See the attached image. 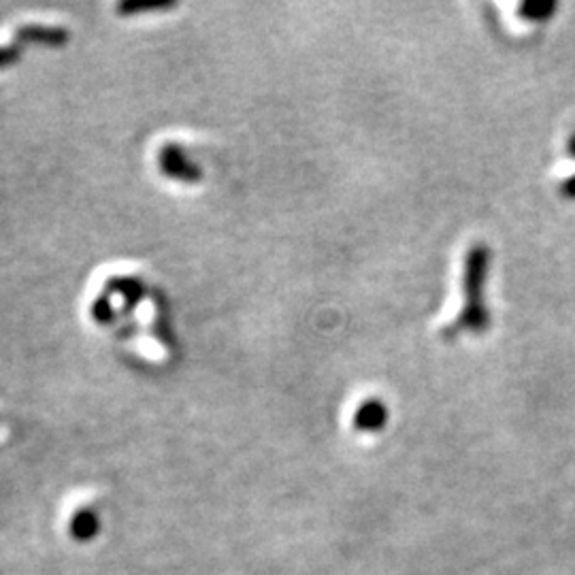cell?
<instances>
[{"mask_svg": "<svg viewBox=\"0 0 575 575\" xmlns=\"http://www.w3.org/2000/svg\"><path fill=\"white\" fill-rule=\"evenodd\" d=\"M15 41L45 45V47H64L71 41V30L54 24H22L13 32Z\"/></svg>", "mask_w": 575, "mask_h": 575, "instance_id": "3957f363", "label": "cell"}, {"mask_svg": "<svg viewBox=\"0 0 575 575\" xmlns=\"http://www.w3.org/2000/svg\"><path fill=\"white\" fill-rule=\"evenodd\" d=\"M69 531H71V537L73 539H79V541H88L96 535L98 531V516L96 512H92V509H79V512L71 518V524H69Z\"/></svg>", "mask_w": 575, "mask_h": 575, "instance_id": "8992f818", "label": "cell"}, {"mask_svg": "<svg viewBox=\"0 0 575 575\" xmlns=\"http://www.w3.org/2000/svg\"><path fill=\"white\" fill-rule=\"evenodd\" d=\"M158 167L164 175L171 177V179H177V182L194 184L201 179L199 164H194L190 160V156L186 154L184 147L175 145V143L164 145L162 150L158 152Z\"/></svg>", "mask_w": 575, "mask_h": 575, "instance_id": "7a4b0ae2", "label": "cell"}, {"mask_svg": "<svg viewBox=\"0 0 575 575\" xmlns=\"http://www.w3.org/2000/svg\"><path fill=\"white\" fill-rule=\"evenodd\" d=\"M173 3H145V0H126V3H120L115 7L120 15H137V13H147V11H164L171 9Z\"/></svg>", "mask_w": 575, "mask_h": 575, "instance_id": "ba28073f", "label": "cell"}, {"mask_svg": "<svg viewBox=\"0 0 575 575\" xmlns=\"http://www.w3.org/2000/svg\"><path fill=\"white\" fill-rule=\"evenodd\" d=\"M569 154H573L575 156V135L571 137V141H569Z\"/></svg>", "mask_w": 575, "mask_h": 575, "instance_id": "7c38bea8", "label": "cell"}, {"mask_svg": "<svg viewBox=\"0 0 575 575\" xmlns=\"http://www.w3.org/2000/svg\"><path fill=\"white\" fill-rule=\"evenodd\" d=\"M488 265H490V252L484 245H473L465 256V273H463V311H460L454 324L450 326L452 335L458 331H467L480 335L488 331L490 316L488 307L484 303V286L488 279Z\"/></svg>", "mask_w": 575, "mask_h": 575, "instance_id": "6da1fadb", "label": "cell"}, {"mask_svg": "<svg viewBox=\"0 0 575 575\" xmlns=\"http://www.w3.org/2000/svg\"><path fill=\"white\" fill-rule=\"evenodd\" d=\"M561 190H563L565 196H569V199H575V175L569 177V179H565Z\"/></svg>", "mask_w": 575, "mask_h": 575, "instance_id": "8fae6325", "label": "cell"}, {"mask_svg": "<svg viewBox=\"0 0 575 575\" xmlns=\"http://www.w3.org/2000/svg\"><path fill=\"white\" fill-rule=\"evenodd\" d=\"M24 52L18 43H11V45H0V71L13 67V64H18L22 60Z\"/></svg>", "mask_w": 575, "mask_h": 575, "instance_id": "30bf717a", "label": "cell"}, {"mask_svg": "<svg viewBox=\"0 0 575 575\" xmlns=\"http://www.w3.org/2000/svg\"><path fill=\"white\" fill-rule=\"evenodd\" d=\"M388 420V409L382 401L369 399L365 403H360L358 412L354 416V424L358 431H380Z\"/></svg>", "mask_w": 575, "mask_h": 575, "instance_id": "277c9868", "label": "cell"}, {"mask_svg": "<svg viewBox=\"0 0 575 575\" xmlns=\"http://www.w3.org/2000/svg\"><path fill=\"white\" fill-rule=\"evenodd\" d=\"M90 314L98 324H103V326H109L115 322V311H113V305L109 301V294H101V297L92 303Z\"/></svg>", "mask_w": 575, "mask_h": 575, "instance_id": "9c48e42d", "label": "cell"}, {"mask_svg": "<svg viewBox=\"0 0 575 575\" xmlns=\"http://www.w3.org/2000/svg\"><path fill=\"white\" fill-rule=\"evenodd\" d=\"M105 294H120L126 307L133 309V305L143 299L145 288L137 277H111L105 286Z\"/></svg>", "mask_w": 575, "mask_h": 575, "instance_id": "5b68a950", "label": "cell"}, {"mask_svg": "<svg viewBox=\"0 0 575 575\" xmlns=\"http://www.w3.org/2000/svg\"><path fill=\"white\" fill-rule=\"evenodd\" d=\"M556 11V3L552 0H531V3L520 5V15L524 20L533 22H544Z\"/></svg>", "mask_w": 575, "mask_h": 575, "instance_id": "52a82bcc", "label": "cell"}]
</instances>
